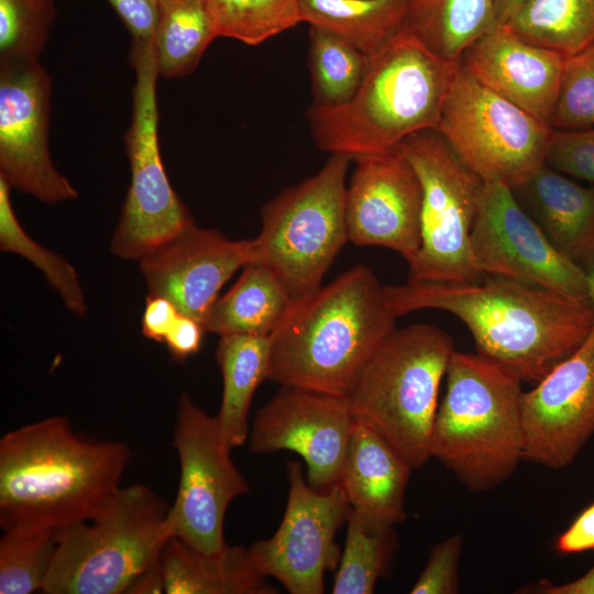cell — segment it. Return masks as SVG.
<instances>
[{"label":"cell","mask_w":594,"mask_h":594,"mask_svg":"<svg viewBox=\"0 0 594 594\" xmlns=\"http://www.w3.org/2000/svg\"><path fill=\"white\" fill-rule=\"evenodd\" d=\"M395 317L419 309L444 310L471 332L476 353L521 382L537 383L573 353L594 327L587 298L501 276L476 282L407 280L384 286Z\"/></svg>","instance_id":"6da1fadb"},{"label":"cell","mask_w":594,"mask_h":594,"mask_svg":"<svg viewBox=\"0 0 594 594\" xmlns=\"http://www.w3.org/2000/svg\"><path fill=\"white\" fill-rule=\"evenodd\" d=\"M127 444L77 435L62 416L0 439V526L63 529L99 514L121 487Z\"/></svg>","instance_id":"7a4b0ae2"},{"label":"cell","mask_w":594,"mask_h":594,"mask_svg":"<svg viewBox=\"0 0 594 594\" xmlns=\"http://www.w3.org/2000/svg\"><path fill=\"white\" fill-rule=\"evenodd\" d=\"M395 321L376 275L355 266L292 300L268 336L267 380L345 396Z\"/></svg>","instance_id":"3957f363"},{"label":"cell","mask_w":594,"mask_h":594,"mask_svg":"<svg viewBox=\"0 0 594 594\" xmlns=\"http://www.w3.org/2000/svg\"><path fill=\"white\" fill-rule=\"evenodd\" d=\"M459 63L438 56L405 29L370 57L351 100L309 107L316 145L358 161L395 151L417 132L437 130Z\"/></svg>","instance_id":"277c9868"},{"label":"cell","mask_w":594,"mask_h":594,"mask_svg":"<svg viewBox=\"0 0 594 594\" xmlns=\"http://www.w3.org/2000/svg\"><path fill=\"white\" fill-rule=\"evenodd\" d=\"M430 453L470 491L507 481L522 460L521 380L479 354L453 351Z\"/></svg>","instance_id":"5b68a950"},{"label":"cell","mask_w":594,"mask_h":594,"mask_svg":"<svg viewBox=\"0 0 594 594\" xmlns=\"http://www.w3.org/2000/svg\"><path fill=\"white\" fill-rule=\"evenodd\" d=\"M453 351L451 336L436 324L395 328L345 394L355 420L381 435L413 469L431 459L439 387Z\"/></svg>","instance_id":"8992f818"},{"label":"cell","mask_w":594,"mask_h":594,"mask_svg":"<svg viewBox=\"0 0 594 594\" xmlns=\"http://www.w3.org/2000/svg\"><path fill=\"white\" fill-rule=\"evenodd\" d=\"M169 506L148 486L120 487L94 518L57 532L46 594H123L173 538Z\"/></svg>","instance_id":"52a82bcc"},{"label":"cell","mask_w":594,"mask_h":594,"mask_svg":"<svg viewBox=\"0 0 594 594\" xmlns=\"http://www.w3.org/2000/svg\"><path fill=\"white\" fill-rule=\"evenodd\" d=\"M350 161L331 154L315 176L283 190L262 208V229L249 240L248 263L268 268L292 299L318 289L349 242L345 176Z\"/></svg>","instance_id":"ba28073f"},{"label":"cell","mask_w":594,"mask_h":594,"mask_svg":"<svg viewBox=\"0 0 594 594\" xmlns=\"http://www.w3.org/2000/svg\"><path fill=\"white\" fill-rule=\"evenodd\" d=\"M398 148L422 190L421 244L408 280L476 282L483 278L471 251V231L484 182L433 129L406 138Z\"/></svg>","instance_id":"9c48e42d"},{"label":"cell","mask_w":594,"mask_h":594,"mask_svg":"<svg viewBox=\"0 0 594 594\" xmlns=\"http://www.w3.org/2000/svg\"><path fill=\"white\" fill-rule=\"evenodd\" d=\"M129 58L135 72L125 134L131 182L110 250L121 258L139 261L195 222L172 187L160 153V76L152 44L131 43Z\"/></svg>","instance_id":"30bf717a"},{"label":"cell","mask_w":594,"mask_h":594,"mask_svg":"<svg viewBox=\"0 0 594 594\" xmlns=\"http://www.w3.org/2000/svg\"><path fill=\"white\" fill-rule=\"evenodd\" d=\"M437 131L483 182L510 188L546 164L552 128L457 68Z\"/></svg>","instance_id":"8fae6325"},{"label":"cell","mask_w":594,"mask_h":594,"mask_svg":"<svg viewBox=\"0 0 594 594\" xmlns=\"http://www.w3.org/2000/svg\"><path fill=\"white\" fill-rule=\"evenodd\" d=\"M174 429L179 460V482L168 510L172 537L207 553L226 546L223 522L237 497L249 492V483L230 458L215 417L180 395Z\"/></svg>","instance_id":"7c38bea8"},{"label":"cell","mask_w":594,"mask_h":594,"mask_svg":"<svg viewBox=\"0 0 594 594\" xmlns=\"http://www.w3.org/2000/svg\"><path fill=\"white\" fill-rule=\"evenodd\" d=\"M288 497L275 534L251 544L256 570L276 579L290 594L324 593V574L339 564L334 541L348 519L350 504L340 484L327 491L309 485L298 461L286 466Z\"/></svg>","instance_id":"4fadbf2b"},{"label":"cell","mask_w":594,"mask_h":594,"mask_svg":"<svg viewBox=\"0 0 594 594\" xmlns=\"http://www.w3.org/2000/svg\"><path fill=\"white\" fill-rule=\"evenodd\" d=\"M471 251L483 275L587 298V274L551 244L505 183L484 182Z\"/></svg>","instance_id":"5bb4252c"},{"label":"cell","mask_w":594,"mask_h":594,"mask_svg":"<svg viewBox=\"0 0 594 594\" xmlns=\"http://www.w3.org/2000/svg\"><path fill=\"white\" fill-rule=\"evenodd\" d=\"M52 81L37 61L0 64V176L45 204L78 193L54 166L48 147Z\"/></svg>","instance_id":"9a60e30c"},{"label":"cell","mask_w":594,"mask_h":594,"mask_svg":"<svg viewBox=\"0 0 594 594\" xmlns=\"http://www.w3.org/2000/svg\"><path fill=\"white\" fill-rule=\"evenodd\" d=\"M354 421L344 395L282 386L257 410L249 435L250 449L297 453L306 463L309 485L327 491L340 483Z\"/></svg>","instance_id":"2e32d148"},{"label":"cell","mask_w":594,"mask_h":594,"mask_svg":"<svg viewBox=\"0 0 594 594\" xmlns=\"http://www.w3.org/2000/svg\"><path fill=\"white\" fill-rule=\"evenodd\" d=\"M522 460L559 470L594 436V327L583 343L522 395Z\"/></svg>","instance_id":"e0dca14e"},{"label":"cell","mask_w":594,"mask_h":594,"mask_svg":"<svg viewBox=\"0 0 594 594\" xmlns=\"http://www.w3.org/2000/svg\"><path fill=\"white\" fill-rule=\"evenodd\" d=\"M355 162L345 197L349 242L388 248L409 264L421 244L422 190L415 168L399 148Z\"/></svg>","instance_id":"ac0fdd59"},{"label":"cell","mask_w":594,"mask_h":594,"mask_svg":"<svg viewBox=\"0 0 594 594\" xmlns=\"http://www.w3.org/2000/svg\"><path fill=\"white\" fill-rule=\"evenodd\" d=\"M249 257V240L232 241L193 223L139 262L147 295L170 300L202 324L222 286Z\"/></svg>","instance_id":"d6986e66"},{"label":"cell","mask_w":594,"mask_h":594,"mask_svg":"<svg viewBox=\"0 0 594 594\" xmlns=\"http://www.w3.org/2000/svg\"><path fill=\"white\" fill-rule=\"evenodd\" d=\"M565 56L496 26L462 53V66L483 86L550 125Z\"/></svg>","instance_id":"ffe728a7"},{"label":"cell","mask_w":594,"mask_h":594,"mask_svg":"<svg viewBox=\"0 0 594 594\" xmlns=\"http://www.w3.org/2000/svg\"><path fill=\"white\" fill-rule=\"evenodd\" d=\"M413 466L381 435L355 420L340 485L350 507L366 521L394 527L405 521L406 487Z\"/></svg>","instance_id":"44dd1931"},{"label":"cell","mask_w":594,"mask_h":594,"mask_svg":"<svg viewBox=\"0 0 594 594\" xmlns=\"http://www.w3.org/2000/svg\"><path fill=\"white\" fill-rule=\"evenodd\" d=\"M512 190L551 244L587 274L594 265V186L544 164Z\"/></svg>","instance_id":"7402d4cb"},{"label":"cell","mask_w":594,"mask_h":594,"mask_svg":"<svg viewBox=\"0 0 594 594\" xmlns=\"http://www.w3.org/2000/svg\"><path fill=\"white\" fill-rule=\"evenodd\" d=\"M167 594H276L254 566L248 548L199 551L172 538L162 554Z\"/></svg>","instance_id":"603a6c76"},{"label":"cell","mask_w":594,"mask_h":594,"mask_svg":"<svg viewBox=\"0 0 594 594\" xmlns=\"http://www.w3.org/2000/svg\"><path fill=\"white\" fill-rule=\"evenodd\" d=\"M216 359L223 385L220 409L215 419L222 442L232 450L249 440L250 405L257 386L267 380L270 337L222 336Z\"/></svg>","instance_id":"cb8c5ba5"},{"label":"cell","mask_w":594,"mask_h":594,"mask_svg":"<svg viewBox=\"0 0 594 594\" xmlns=\"http://www.w3.org/2000/svg\"><path fill=\"white\" fill-rule=\"evenodd\" d=\"M242 268L237 283L208 311L206 332L270 336L289 307L293 299L268 268L256 263Z\"/></svg>","instance_id":"d4e9b609"},{"label":"cell","mask_w":594,"mask_h":594,"mask_svg":"<svg viewBox=\"0 0 594 594\" xmlns=\"http://www.w3.org/2000/svg\"><path fill=\"white\" fill-rule=\"evenodd\" d=\"M409 0H299L302 22L324 29L367 56L405 30Z\"/></svg>","instance_id":"484cf974"},{"label":"cell","mask_w":594,"mask_h":594,"mask_svg":"<svg viewBox=\"0 0 594 594\" xmlns=\"http://www.w3.org/2000/svg\"><path fill=\"white\" fill-rule=\"evenodd\" d=\"M496 26L495 0L408 1L405 29L449 61H460L466 47Z\"/></svg>","instance_id":"4316f807"},{"label":"cell","mask_w":594,"mask_h":594,"mask_svg":"<svg viewBox=\"0 0 594 594\" xmlns=\"http://www.w3.org/2000/svg\"><path fill=\"white\" fill-rule=\"evenodd\" d=\"M216 37L204 0H158L152 41L158 76L172 79L191 74Z\"/></svg>","instance_id":"83f0119b"},{"label":"cell","mask_w":594,"mask_h":594,"mask_svg":"<svg viewBox=\"0 0 594 594\" xmlns=\"http://www.w3.org/2000/svg\"><path fill=\"white\" fill-rule=\"evenodd\" d=\"M505 26L569 57L594 44V0H527Z\"/></svg>","instance_id":"f1b7e54d"},{"label":"cell","mask_w":594,"mask_h":594,"mask_svg":"<svg viewBox=\"0 0 594 594\" xmlns=\"http://www.w3.org/2000/svg\"><path fill=\"white\" fill-rule=\"evenodd\" d=\"M346 537L332 586L333 594H371L391 571L397 548L394 527L373 525L350 507Z\"/></svg>","instance_id":"f546056e"},{"label":"cell","mask_w":594,"mask_h":594,"mask_svg":"<svg viewBox=\"0 0 594 594\" xmlns=\"http://www.w3.org/2000/svg\"><path fill=\"white\" fill-rule=\"evenodd\" d=\"M309 36L312 103L322 107L344 105L360 88L370 56L318 26H310Z\"/></svg>","instance_id":"4dcf8cb0"},{"label":"cell","mask_w":594,"mask_h":594,"mask_svg":"<svg viewBox=\"0 0 594 594\" xmlns=\"http://www.w3.org/2000/svg\"><path fill=\"white\" fill-rule=\"evenodd\" d=\"M58 530L20 525L0 538V594L43 591L52 566Z\"/></svg>","instance_id":"1f68e13d"},{"label":"cell","mask_w":594,"mask_h":594,"mask_svg":"<svg viewBox=\"0 0 594 594\" xmlns=\"http://www.w3.org/2000/svg\"><path fill=\"white\" fill-rule=\"evenodd\" d=\"M218 37L257 45L302 22L299 0H204Z\"/></svg>","instance_id":"d6a6232c"},{"label":"cell","mask_w":594,"mask_h":594,"mask_svg":"<svg viewBox=\"0 0 594 594\" xmlns=\"http://www.w3.org/2000/svg\"><path fill=\"white\" fill-rule=\"evenodd\" d=\"M10 185L0 176V248L29 260L59 294L74 315L85 317L87 304L74 266L61 255L35 242L21 227L10 200Z\"/></svg>","instance_id":"836d02e7"},{"label":"cell","mask_w":594,"mask_h":594,"mask_svg":"<svg viewBox=\"0 0 594 594\" xmlns=\"http://www.w3.org/2000/svg\"><path fill=\"white\" fill-rule=\"evenodd\" d=\"M56 16L54 0H0V64L37 61Z\"/></svg>","instance_id":"e575fe53"},{"label":"cell","mask_w":594,"mask_h":594,"mask_svg":"<svg viewBox=\"0 0 594 594\" xmlns=\"http://www.w3.org/2000/svg\"><path fill=\"white\" fill-rule=\"evenodd\" d=\"M550 127L556 130L594 127V44L565 58Z\"/></svg>","instance_id":"d590c367"},{"label":"cell","mask_w":594,"mask_h":594,"mask_svg":"<svg viewBox=\"0 0 594 594\" xmlns=\"http://www.w3.org/2000/svg\"><path fill=\"white\" fill-rule=\"evenodd\" d=\"M546 164L566 176L594 183V127L552 129Z\"/></svg>","instance_id":"8d00e7d4"},{"label":"cell","mask_w":594,"mask_h":594,"mask_svg":"<svg viewBox=\"0 0 594 594\" xmlns=\"http://www.w3.org/2000/svg\"><path fill=\"white\" fill-rule=\"evenodd\" d=\"M462 543V536L454 535L433 546L425 569L411 586L409 593H459V561Z\"/></svg>","instance_id":"74e56055"},{"label":"cell","mask_w":594,"mask_h":594,"mask_svg":"<svg viewBox=\"0 0 594 594\" xmlns=\"http://www.w3.org/2000/svg\"><path fill=\"white\" fill-rule=\"evenodd\" d=\"M132 36L131 43L152 44L158 0H107Z\"/></svg>","instance_id":"f35d334b"},{"label":"cell","mask_w":594,"mask_h":594,"mask_svg":"<svg viewBox=\"0 0 594 594\" xmlns=\"http://www.w3.org/2000/svg\"><path fill=\"white\" fill-rule=\"evenodd\" d=\"M205 332L200 322L179 314L163 343L175 360L184 361L200 350Z\"/></svg>","instance_id":"ab89813d"},{"label":"cell","mask_w":594,"mask_h":594,"mask_svg":"<svg viewBox=\"0 0 594 594\" xmlns=\"http://www.w3.org/2000/svg\"><path fill=\"white\" fill-rule=\"evenodd\" d=\"M554 548L563 556L594 550V502L559 535Z\"/></svg>","instance_id":"60d3db41"},{"label":"cell","mask_w":594,"mask_h":594,"mask_svg":"<svg viewBox=\"0 0 594 594\" xmlns=\"http://www.w3.org/2000/svg\"><path fill=\"white\" fill-rule=\"evenodd\" d=\"M179 314L170 300L147 295L142 317L143 336L156 342H164Z\"/></svg>","instance_id":"b9f144b4"},{"label":"cell","mask_w":594,"mask_h":594,"mask_svg":"<svg viewBox=\"0 0 594 594\" xmlns=\"http://www.w3.org/2000/svg\"><path fill=\"white\" fill-rule=\"evenodd\" d=\"M525 593L540 594H594V565L582 576L562 584H553L548 580L540 581Z\"/></svg>","instance_id":"7bdbcfd3"},{"label":"cell","mask_w":594,"mask_h":594,"mask_svg":"<svg viewBox=\"0 0 594 594\" xmlns=\"http://www.w3.org/2000/svg\"><path fill=\"white\" fill-rule=\"evenodd\" d=\"M127 594H161L165 593V579L162 558L156 563L140 573L128 587Z\"/></svg>","instance_id":"ee69618b"},{"label":"cell","mask_w":594,"mask_h":594,"mask_svg":"<svg viewBox=\"0 0 594 594\" xmlns=\"http://www.w3.org/2000/svg\"><path fill=\"white\" fill-rule=\"evenodd\" d=\"M527 0H495L497 26L505 25Z\"/></svg>","instance_id":"f6af8a7d"},{"label":"cell","mask_w":594,"mask_h":594,"mask_svg":"<svg viewBox=\"0 0 594 594\" xmlns=\"http://www.w3.org/2000/svg\"><path fill=\"white\" fill-rule=\"evenodd\" d=\"M587 297L592 304L594 312V265L587 273Z\"/></svg>","instance_id":"bcb514c9"}]
</instances>
